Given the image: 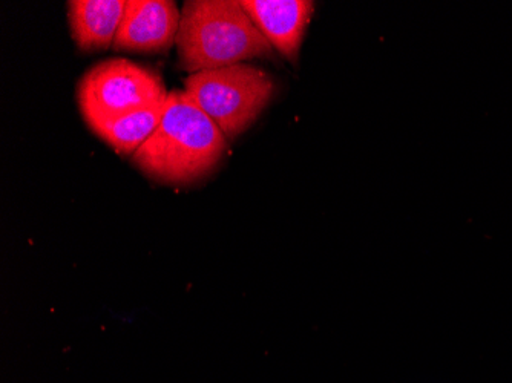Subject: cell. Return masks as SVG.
<instances>
[{
  "label": "cell",
  "mask_w": 512,
  "mask_h": 383,
  "mask_svg": "<svg viewBox=\"0 0 512 383\" xmlns=\"http://www.w3.org/2000/svg\"><path fill=\"white\" fill-rule=\"evenodd\" d=\"M227 138L209 115L184 91L169 92L161 123L132 163L152 180L189 184L214 171Z\"/></svg>",
  "instance_id": "obj_1"
},
{
  "label": "cell",
  "mask_w": 512,
  "mask_h": 383,
  "mask_svg": "<svg viewBox=\"0 0 512 383\" xmlns=\"http://www.w3.org/2000/svg\"><path fill=\"white\" fill-rule=\"evenodd\" d=\"M175 43L178 65L192 74L273 54L272 45L235 0H188Z\"/></svg>",
  "instance_id": "obj_2"
},
{
  "label": "cell",
  "mask_w": 512,
  "mask_h": 383,
  "mask_svg": "<svg viewBox=\"0 0 512 383\" xmlns=\"http://www.w3.org/2000/svg\"><path fill=\"white\" fill-rule=\"evenodd\" d=\"M168 95L158 71L126 59L97 63L77 86L80 112L97 135L120 118L163 102Z\"/></svg>",
  "instance_id": "obj_3"
},
{
  "label": "cell",
  "mask_w": 512,
  "mask_h": 383,
  "mask_svg": "<svg viewBox=\"0 0 512 383\" xmlns=\"http://www.w3.org/2000/svg\"><path fill=\"white\" fill-rule=\"evenodd\" d=\"M275 89L269 74L247 63L200 71L184 82V92L217 123L227 140L250 128Z\"/></svg>",
  "instance_id": "obj_4"
},
{
  "label": "cell",
  "mask_w": 512,
  "mask_h": 383,
  "mask_svg": "<svg viewBox=\"0 0 512 383\" xmlns=\"http://www.w3.org/2000/svg\"><path fill=\"white\" fill-rule=\"evenodd\" d=\"M181 13L169 0H129L115 36V51L163 54L177 42Z\"/></svg>",
  "instance_id": "obj_5"
},
{
  "label": "cell",
  "mask_w": 512,
  "mask_h": 383,
  "mask_svg": "<svg viewBox=\"0 0 512 383\" xmlns=\"http://www.w3.org/2000/svg\"><path fill=\"white\" fill-rule=\"evenodd\" d=\"M241 5L273 50L295 63L315 4L310 0H243Z\"/></svg>",
  "instance_id": "obj_6"
},
{
  "label": "cell",
  "mask_w": 512,
  "mask_h": 383,
  "mask_svg": "<svg viewBox=\"0 0 512 383\" xmlns=\"http://www.w3.org/2000/svg\"><path fill=\"white\" fill-rule=\"evenodd\" d=\"M125 0H71L68 19L77 48L85 53L108 50L125 14Z\"/></svg>",
  "instance_id": "obj_7"
},
{
  "label": "cell",
  "mask_w": 512,
  "mask_h": 383,
  "mask_svg": "<svg viewBox=\"0 0 512 383\" xmlns=\"http://www.w3.org/2000/svg\"><path fill=\"white\" fill-rule=\"evenodd\" d=\"M166 103H168V99L151 106V108L142 109L128 117L120 118L108 128L103 129L99 137L119 154L134 155L145 145L160 125L161 118L165 114Z\"/></svg>",
  "instance_id": "obj_8"
}]
</instances>
